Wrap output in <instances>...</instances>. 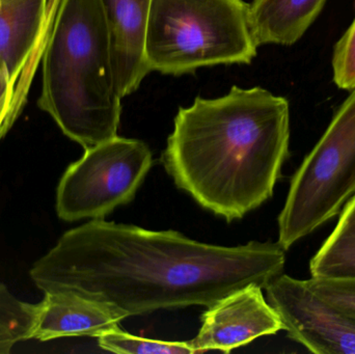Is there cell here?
Listing matches in <instances>:
<instances>
[{
    "instance_id": "6da1fadb",
    "label": "cell",
    "mask_w": 355,
    "mask_h": 354,
    "mask_svg": "<svg viewBox=\"0 0 355 354\" xmlns=\"http://www.w3.org/2000/svg\"><path fill=\"white\" fill-rule=\"evenodd\" d=\"M285 251L277 242L219 247L177 231L93 220L64 233L31 278L44 293H72L130 317L209 308L248 285L265 288L283 274Z\"/></svg>"
},
{
    "instance_id": "7a4b0ae2",
    "label": "cell",
    "mask_w": 355,
    "mask_h": 354,
    "mask_svg": "<svg viewBox=\"0 0 355 354\" xmlns=\"http://www.w3.org/2000/svg\"><path fill=\"white\" fill-rule=\"evenodd\" d=\"M289 143L288 100L234 85L180 107L162 161L178 188L231 222L272 197Z\"/></svg>"
},
{
    "instance_id": "3957f363",
    "label": "cell",
    "mask_w": 355,
    "mask_h": 354,
    "mask_svg": "<svg viewBox=\"0 0 355 354\" xmlns=\"http://www.w3.org/2000/svg\"><path fill=\"white\" fill-rule=\"evenodd\" d=\"M39 107L87 150L118 135L122 97L101 0H60L42 57Z\"/></svg>"
},
{
    "instance_id": "277c9868",
    "label": "cell",
    "mask_w": 355,
    "mask_h": 354,
    "mask_svg": "<svg viewBox=\"0 0 355 354\" xmlns=\"http://www.w3.org/2000/svg\"><path fill=\"white\" fill-rule=\"evenodd\" d=\"M257 46L243 0H152L145 35L150 72L181 76L204 67L250 64Z\"/></svg>"
},
{
    "instance_id": "5b68a950",
    "label": "cell",
    "mask_w": 355,
    "mask_h": 354,
    "mask_svg": "<svg viewBox=\"0 0 355 354\" xmlns=\"http://www.w3.org/2000/svg\"><path fill=\"white\" fill-rule=\"evenodd\" d=\"M355 195V89L294 174L279 216V243H294L333 220Z\"/></svg>"
},
{
    "instance_id": "8992f818",
    "label": "cell",
    "mask_w": 355,
    "mask_h": 354,
    "mask_svg": "<svg viewBox=\"0 0 355 354\" xmlns=\"http://www.w3.org/2000/svg\"><path fill=\"white\" fill-rule=\"evenodd\" d=\"M152 164L151 150L139 139L116 135L89 148L60 179L58 215L64 222L103 220L133 201Z\"/></svg>"
},
{
    "instance_id": "52a82bcc",
    "label": "cell",
    "mask_w": 355,
    "mask_h": 354,
    "mask_svg": "<svg viewBox=\"0 0 355 354\" xmlns=\"http://www.w3.org/2000/svg\"><path fill=\"white\" fill-rule=\"evenodd\" d=\"M267 299L290 339L317 354H355V318L321 299L306 280L282 274Z\"/></svg>"
},
{
    "instance_id": "ba28073f",
    "label": "cell",
    "mask_w": 355,
    "mask_h": 354,
    "mask_svg": "<svg viewBox=\"0 0 355 354\" xmlns=\"http://www.w3.org/2000/svg\"><path fill=\"white\" fill-rule=\"evenodd\" d=\"M60 0H0V73L18 120L43 57Z\"/></svg>"
},
{
    "instance_id": "9c48e42d",
    "label": "cell",
    "mask_w": 355,
    "mask_h": 354,
    "mask_svg": "<svg viewBox=\"0 0 355 354\" xmlns=\"http://www.w3.org/2000/svg\"><path fill=\"white\" fill-rule=\"evenodd\" d=\"M262 289L258 285H248L209 307L202 316L198 336L189 341L196 353H230L283 330L279 315L265 299Z\"/></svg>"
},
{
    "instance_id": "30bf717a",
    "label": "cell",
    "mask_w": 355,
    "mask_h": 354,
    "mask_svg": "<svg viewBox=\"0 0 355 354\" xmlns=\"http://www.w3.org/2000/svg\"><path fill=\"white\" fill-rule=\"evenodd\" d=\"M126 314L112 306L72 293H44L35 305L31 340L94 337L119 328Z\"/></svg>"
},
{
    "instance_id": "8fae6325",
    "label": "cell",
    "mask_w": 355,
    "mask_h": 354,
    "mask_svg": "<svg viewBox=\"0 0 355 354\" xmlns=\"http://www.w3.org/2000/svg\"><path fill=\"white\" fill-rule=\"evenodd\" d=\"M152 0H101L112 39V66L121 97L139 89L150 73L145 35Z\"/></svg>"
},
{
    "instance_id": "7c38bea8",
    "label": "cell",
    "mask_w": 355,
    "mask_h": 354,
    "mask_svg": "<svg viewBox=\"0 0 355 354\" xmlns=\"http://www.w3.org/2000/svg\"><path fill=\"white\" fill-rule=\"evenodd\" d=\"M327 0H252L250 31L257 46H291L318 18Z\"/></svg>"
},
{
    "instance_id": "4fadbf2b",
    "label": "cell",
    "mask_w": 355,
    "mask_h": 354,
    "mask_svg": "<svg viewBox=\"0 0 355 354\" xmlns=\"http://www.w3.org/2000/svg\"><path fill=\"white\" fill-rule=\"evenodd\" d=\"M311 278H355V195L340 212L337 226L310 262Z\"/></svg>"
},
{
    "instance_id": "5bb4252c",
    "label": "cell",
    "mask_w": 355,
    "mask_h": 354,
    "mask_svg": "<svg viewBox=\"0 0 355 354\" xmlns=\"http://www.w3.org/2000/svg\"><path fill=\"white\" fill-rule=\"evenodd\" d=\"M35 305L17 299L0 283V354H8L23 341L31 340Z\"/></svg>"
},
{
    "instance_id": "9a60e30c",
    "label": "cell",
    "mask_w": 355,
    "mask_h": 354,
    "mask_svg": "<svg viewBox=\"0 0 355 354\" xmlns=\"http://www.w3.org/2000/svg\"><path fill=\"white\" fill-rule=\"evenodd\" d=\"M98 344L104 351L120 354H193L189 342H164L133 336L120 328L98 337Z\"/></svg>"
},
{
    "instance_id": "2e32d148",
    "label": "cell",
    "mask_w": 355,
    "mask_h": 354,
    "mask_svg": "<svg viewBox=\"0 0 355 354\" xmlns=\"http://www.w3.org/2000/svg\"><path fill=\"white\" fill-rule=\"evenodd\" d=\"M310 288L334 307L355 318V278L306 280Z\"/></svg>"
},
{
    "instance_id": "e0dca14e",
    "label": "cell",
    "mask_w": 355,
    "mask_h": 354,
    "mask_svg": "<svg viewBox=\"0 0 355 354\" xmlns=\"http://www.w3.org/2000/svg\"><path fill=\"white\" fill-rule=\"evenodd\" d=\"M333 71L339 89H355V18L334 48Z\"/></svg>"
},
{
    "instance_id": "ac0fdd59",
    "label": "cell",
    "mask_w": 355,
    "mask_h": 354,
    "mask_svg": "<svg viewBox=\"0 0 355 354\" xmlns=\"http://www.w3.org/2000/svg\"><path fill=\"white\" fill-rule=\"evenodd\" d=\"M12 108V94L6 77L0 73V141L16 123Z\"/></svg>"
}]
</instances>
